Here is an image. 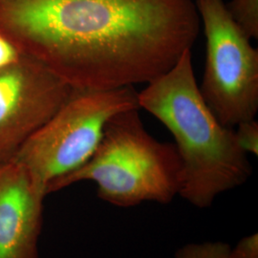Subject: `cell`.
Here are the masks:
<instances>
[{"instance_id": "6da1fadb", "label": "cell", "mask_w": 258, "mask_h": 258, "mask_svg": "<svg viewBox=\"0 0 258 258\" xmlns=\"http://www.w3.org/2000/svg\"><path fill=\"white\" fill-rule=\"evenodd\" d=\"M200 26L192 0H0V32L80 90L152 82Z\"/></svg>"}, {"instance_id": "7a4b0ae2", "label": "cell", "mask_w": 258, "mask_h": 258, "mask_svg": "<svg viewBox=\"0 0 258 258\" xmlns=\"http://www.w3.org/2000/svg\"><path fill=\"white\" fill-rule=\"evenodd\" d=\"M138 104L172 134L182 166L179 196L190 205L209 208L249 180L252 166L234 129L223 125L204 101L191 50L138 93Z\"/></svg>"}, {"instance_id": "3957f363", "label": "cell", "mask_w": 258, "mask_h": 258, "mask_svg": "<svg viewBox=\"0 0 258 258\" xmlns=\"http://www.w3.org/2000/svg\"><path fill=\"white\" fill-rule=\"evenodd\" d=\"M140 109L117 114L90 159L47 188V195L83 181L97 184L98 197L115 207L171 203L180 194L182 166L174 144L151 136Z\"/></svg>"}, {"instance_id": "277c9868", "label": "cell", "mask_w": 258, "mask_h": 258, "mask_svg": "<svg viewBox=\"0 0 258 258\" xmlns=\"http://www.w3.org/2000/svg\"><path fill=\"white\" fill-rule=\"evenodd\" d=\"M130 109H140L134 86L73 89L64 104L29 137L13 160L27 169L35 184L47 195L50 184L90 159L107 122Z\"/></svg>"}, {"instance_id": "5b68a950", "label": "cell", "mask_w": 258, "mask_h": 258, "mask_svg": "<svg viewBox=\"0 0 258 258\" xmlns=\"http://www.w3.org/2000/svg\"><path fill=\"white\" fill-rule=\"evenodd\" d=\"M206 37L199 90L223 125L254 120L258 111V51L231 18L224 0H196Z\"/></svg>"}, {"instance_id": "8992f818", "label": "cell", "mask_w": 258, "mask_h": 258, "mask_svg": "<svg viewBox=\"0 0 258 258\" xmlns=\"http://www.w3.org/2000/svg\"><path fill=\"white\" fill-rule=\"evenodd\" d=\"M72 90L29 55L0 72V163L14 159L29 137L64 104Z\"/></svg>"}, {"instance_id": "52a82bcc", "label": "cell", "mask_w": 258, "mask_h": 258, "mask_svg": "<svg viewBox=\"0 0 258 258\" xmlns=\"http://www.w3.org/2000/svg\"><path fill=\"white\" fill-rule=\"evenodd\" d=\"M46 196L19 162L0 163V258H39Z\"/></svg>"}, {"instance_id": "ba28073f", "label": "cell", "mask_w": 258, "mask_h": 258, "mask_svg": "<svg viewBox=\"0 0 258 258\" xmlns=\"http://www.w3.org/2000/svg\"><path fill=\"white\" fill-rule=\"evenodd\" d=\"M231 18L250 39L258 37V0H231L226 3Z\"/></svg>"}, {"instance_id": "9c48e42d", "label": "cell", "mask_w": 258, "mask_h": 258, "mask_svg": "<svg viewBox=\"0 0 258 258\" xmlns=\"http://www.w3.org/2000/svg\"><path fill=\"white\" fill-rule=\"evenodd\" d=\"M231 246L221 241L185 244L175 252V258H228Z\"/></svg>"}, {"instance_id": "30bf717a", "label": "cell", "mask_w": 258, "mask_h": 258, "mask_svg": "<svg viewBox=\"0 0 258 258\" xmlns=\"http://www.w3.org/2000/svg\"><path fill=\"white\" fill-rule=\"evenodd\" d=\"M235 131V137L240 148L247 154L257 156L258 122L255 120L240 122Z\"/></svg>"}, {"instance_id": "8fae6325", "label": "cell", "mask_w": 258, "mask_h": 258, "mask_svg": "<svg viewBox=\"0 0 258 258\" xmlns=\"http://www.w3.org/2000/svg\"><path fill=\"white\" fill-rule=\"evenodd\" d=\"M22 55L17 45L0 32V72L18 62Z\"/></svg>"}, {"instance_id": "7c38bea8", "label": "cell", "mask_w": 258, "mask_h": 258, "mask_svg": "<svg viewBox=\"0 0 258 258\" xmlns=\"http://www.w3.org/2000/svg\"><path fill=\"white\" fill-rule=\"evenodd\" d=\"M228 258H258V234L253 233L240 240L230 249Z\"/></svg>"}]
</instances>
